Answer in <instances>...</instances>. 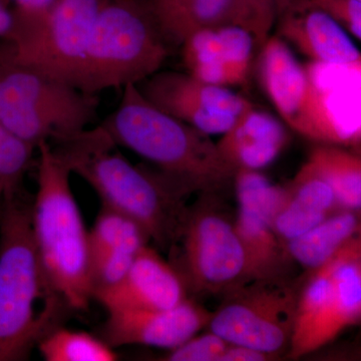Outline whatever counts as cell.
Wrapping results in <instances>:
<instances>
[{
  "label": "cell",
  "mask_w": 361,
  "mask_h": 361,
  "mask_svg": "<svg viewBox=\"0 0 361 361\" xmlns=\"http://www.w3.org/2000/svg\"><path fill=\"white\" fill-rule=\"evenodd\" d=\"M52 146L71 173L96 191L103 207L139 223L161 250H173L191 195L156 169L130 163L102 125Z\"/></svg>",
  "instance_id": "6da1fadb"
},
{
  "label": "cell",
  "mask_w": 361,
  "mask_h": 361,
  "mask_svg": "<svg viewBox=\"0 0 361 361\" xmlns=\"http://www.w3.org/2000/svg\"><path fill=\"white\" fill-rule=\"evenodd\" d=\"M32 205L20 192L0 218V361L27 360L59 327L65 300L54 288L35 246Z\"/></svg>",
  "instance_id": "7a4b0ae2"
},
{
  "label": "cell",
  "mask_w": 361,
  "mask_h": 361,
  "mask_svg": "<svg viewBox=\"0 0 361 361\" xmlns=\"http://www.w3.org/2000/svg\"><path fill=\"white\" fill-rule=\"evenodd\" d=\"M101 125L118 147L134 152L188 194H221L233 185L236 171L211 135L161 111L135 85L123 87L118 108Z\"/></svg>",
  "instance_id": "3957f363"
},
{
  "label": "cell",
  "mask_w": 361,
  "mask_h": 361,
  "mask_svg": "<svg viewBox=\"0 0 361 361\" xmlns=\"http://www.w3.org/2000/svg\"><path fill=\"white\" fill-rule=\"evenodd\" d=\"M37 191L32 205L33 238L54 288L71 310L92 299L90 232L71 187L70 167L51 142L37 146Z\"/></svg>",
  "instance_id": "277c9868"
},
{
  "label": "cell",
  "mask_w": 361,
  "mask_h": 361,
  "mask_svg": "<svg viewBox=\"0 0 361 361\" xmlns=\"http://www.w3.org/2000/svg\"><path fill=\"white\" fill-rule=\"evenodd\" d=\"M97 94L49 77L14 56L0 40V126L23 141L58 144L87 129Z\"/></svg>",
  "instance_id": "5b68a950"
},
{
  "label": "cell",
  "mask_w": 361,
  "mask_h": 361,
  "mask_svg": "<svg viewBox=\"0 0 361 361\" xmlns=\"http://www.w3.org/2000/svg\"><path fill=\"white\" fill-rule=\"evenodd\" d=\"M171 49L146 0H103L78 89L97 94L140 84L161 71Z\"/></svg>",
  "instance_id": "8992f818"
},
{
  "label": "cell",
  "mask_w": 361,
  "mask_h": 361,
  "mask_svg": "<svg viewBox=\"0 0 361 361\" xmlns=\"http://www.w3.org/2000/svg\"><path fill=\"white\" fill-rule=\"evenodd\" d=\"M220 195H198L171 251H177L171 262L195 295H226L252 281L245 246Z\"/></svg>",
  "instance_id": "52a82bcc"
},
{
  "label": "cell",
  "mask_w": 361,
  "mask_h": 361,
  "mask_svg": "<svg viewBox=\"0 0 361 361\" xmlns=\"http://www.w3.org/2000/svg\"><path fill=\"white\" fill-rule=\"evenodd\" d=\"M102 1L59 0L42 13H14L16 28L6 42L21 63L78 89Z\"/></svg>",
  "instance_id": "ba28073f"
},
{
  "label": "cell",
  "mask_w": 361,
  "mask_h": 361,
  "mask_svg": "<svg viewBox=\"0 0 361 361\" xmlns=\"http://www.w3.org/2000/svg\"><path fill=\"white\" fill-rule=\"evenodd\" d=\"M299 291L285 276L253 280L224 295L207 329L229 343L280 357L290 348Z\"/></svg>",
  "instance_id": "9c48e42d"
},
{
  "label": "cell",
  "mask_w": 361,
  "mask_h": 361,
  "mask_svg": "<svg viewBox=\"0 0 361 361\" xmlns=\"http://www.w3.org/2000/svg\"><path fill=\"white\" fill-rule=\"evenodd\" d=\"M307 329L289 350L299 360L361 322V233L311 275L306 284Z\"/></svg>",
  "instance_id": "30bf717a"
},
{
  "label": "cell",
  "mask_w": 361,
  "mask_h": 361,
  "mask_svg": "<svg viewBox=\"0 0 361 361\" xmlns=\"http://www.w3.org/2000/svg\"><path fill=\"white\" fill-rule=\"evenodd\" d=\"M135 85L161 111L211 137L227 132L253 104L232 89L208 84L186 71H159Z\"/></svg>",
  "instance_id": "8fae6325"
},
{
  "label": "cell",
  "mask_w": 361,
  "mask_h": 361,
  "mask_svg": "<svg viewBox=\"0 0 361 361\" xmlns=\"http://www.w3.org/2000/svg\"><path fill=\"white\" fill-rule=\"evenodd\" d=\"M310 129L315 144L351 147L361 144V61L350 63L310 61Z\"/></svg>",
  "instance_id": "7c38bea8"
},
{
  "label": "cell",
  "mask_w": 361,
  "mask_h": 361,
  "mask_svg": "<svg viewBox=\"0 0 361 361\" xmlns=\"http://www.w3.org/2000/svg\"><path fill=\"white\" fill-rule=\"evenodd\" d=\"M233 186L238 203L235 224L248 255L252 281L284 276L291 259L273 227L282 186L260 171L244 169L235 172Z\"/></svg>",
  "instance_id": "4fadbf2b"
},
{
  "label": "cell",
  "mask_w": 361,
  "mask_h": 361,
  "mask_svg": "<svg viewBox=\"0 0 361 361\" xmlns=\"http://www.w3.org/2000/svg\"><path fill=\"white\" fill-rule=\"evenodd\" d=\"M180 49L186 73L208 84L232 89L248 84L258 47L246 28L226 23L197 30Z\"/></svg>",
  "instance_id": "5bb4252c"
},
{
  "label": "cell",
  "mask_w": 361,
  "mask_h": 361,
  "mask_svg": "<svg viewBox=\"0 0 361 361\" xmlns=\"http://www.w3.org/2000/svg\"><path fill=\"white\" fill-rule=\"evenodd\" d=\"M108 313L103 339L111 348L137 344L168 351L207 329L212 314L191 297L170 310Z\"/></svg>",
  "instance_id": "9a60e30c"
},
{
  "label": "cell",
  "mask_w": 361,
  "mask_h": 361,
  "mask_svg": "<svg viewBox=\"0 0 361 361\" xmlns=\"http://www.w3.org/2000/svg\"><path fill=\"white\" fill-rule=\"evenodd\" d=\"M189 297L177 268L149 245L139 252L120 283L94 295L106 311L170 310Z\"/></svg>",
  "instance_id": "2e32d148"
},
{
  "label": "cell",
  "mask_w": 361,
  "mask_h": 361,
  "mask_svg": "<svg viewBox=\"0 0 361 361\" xmlns=\"http://www.w3.org/2000/svg\"><path fill=\"white\" fill-rule=\"evenodd\" d=\"M261 87L287 128L306 137L310 129V84L305 65L289 44L271 35L258 49Z\"/></svg>",
  "instance_id": "e0dca14e"
},
{
  "label": "cell",
  "mask_w": 361,
  "mask_h": 361,
  "mask_svg": "<svg viewBox=\"0 0 361 361\" xmlns=\"http://www.w3.org/2000/svg\"><path fill=\"white\" fill-rule=\"evenodd\" d=\"M276 32L310 61L350 63L361 51L349 33L329 13L310 0H291L278 16Z\"/></svg>",
  "instance_id": "ac0fdd59"
},
{
  "label": "cell",
  "mask_w": 361,
  "mask_h": 361,
  "mask_svg": "<svg viewBox=\"0 0 361 361\" xmlns=\"http://www.w3.org/2000/svg\"><path fill=\"white\" fill-rule=\"evenodd\" d=\"M287 129L276 116L252 104L216 142L221 155L235 171H261L274 163L286 148Z\"/></svg>",
  "instance_id": "d6986e66"
},
{
  "label": "cell",
  "mask_w": 361,
  "mask_h": 361,
  "mask_svg": "<svg viewBox=\"0 0 361 361\" xmlns=\"http://www.w3.org/2000/svg\"><path fill=\"white\" fill-rule=\"evenodd\" d=\"M146 2L171 47H180L188 37L202 28L234 23L232 0H146Z\"/></svg>",
  "instance_id": "ffe728a7"
},
{
  "label": "cell",
  "mask_w": 361,
  "mask_h": 361,
  "mask_svg": "<svg viewBox=\"0 0 361 361\" xmlns=\"http://www.w3.org/2000/svg\"><path fill=\"white\" fill-rule=\"evenodd\" d=\"M361 233V212L331 214L305 234L286 244L291 261L308 272L317 269Z\"/></svg>",
  "instance_id": "44dd1931"
},
{
  "label": "cell",
  "mask_w": 361,
  "mask_h": 361,
  "mask_svg": "<svg viewBox=\"0 0 361 361\" xmlns=\"http://www.w3.org/2000/svg\"><path fill=\"white\" fill-rule=\"evenodd\" d=\"M305 161L326 180L338 208L361 212V153L348 147L316 144Z\"/></svg>",
  "instance_id": "7402d4cb"
},
{
  "label": "cell",
  "mask_w": 361,
  "mask_h": 361,
  "mask_svg": "<svg viewBox=\"0 0 361 361\" xmlns=\"http://www.w3.org/2000/svg\"><path fill=\"white\" fill-rule=\"evenodd\" d=\"M47 361H115V349L104 339L84 331L56 327L37 344Z\"/></svg>",
  "instance_id": "603a6c76"
},
{
  "label": "cell",
  "mask_w": 361,
  "mask_h": 361,
  "mask_svg": "<svg viewBox=\"0 0 361 361\" xmlns=\"http://www.w3.org/2000/svg\"><path fill=\"white\" fill-rule=\"evenodd\" d=\"M149 237L132 218L103 207L90 231V255L110 251L139 253Z\"/></svg>",
  "instance_id": "cb8c5ba5"
},
{
  "label": "cell",
  "mask_w": 361,
  "mask_h": 361,
  "mask_svg": "<svg viewBox=\"0 0 361 361\" xmlns=\"http://www.w3.org/2000/svg\"><path fill=\"white\" fill-rule=\"evenodd\" d=\"M37 147L0 126V206L20 192L21 183L32 163Z\"/></svg>",
  "instance_id": "d4e9b609"
},
{
  "label": "cell",
  "mask_w": 361,
  "mask_h": 361,
  "mask_svg": "<svg viewBox=\"0 0 361 361\" xmlns=\"http://www.w3.org/2000/svg\"><path fill=\"white\" fill-rule=\"evenodd\" d=\"M291 0H232L234 23L251 32L258 49L272 35L278 16Z\"/></svg>",
  "instance_id": "484cf974"
},
{
  "label": "cell",
  "mask_w": 361,
  "mask_h": 361,
  "mask_svg": "<svg viewBox=\"0 0 361 361\" xmlns=\"http://www.w3.org/2000/svg\"><path fill=\"white\" fill-rule=\"evenodd\" d=\"M230 343L214 332L196 334L161 358L168 361H222Z\"/></svg>",
  "instance_id": "4316f807"
},
{
  "label": "cell",
  "mask_w": 361,
  "mask_h": 361,
  "mask_svg": "<svg viewBox=\"0 0 361 361\" xmlns=\"http://www.w3.org/2000/svg\"><path fill=\"white\" fill-rule=\"evenodd\" d=\"M329 13L349 33L361 42V2L357 0H310Z\"/></svg>",
  "instance_id": "83f0119b"
},
{
  "label": "cell",
  "mask_w": 361,
  "mask_h": 361,
  "mask_svg": "<svg viewBox=\"0 0 361 361\" xmlns=\"http://www.w3.org/2000/svg\"><path fill=\"white\" fill-rule=\"evenodd\" d=\"M274 360H276V357L258 350V349L231 343L222 357V361H268Z\"/></svg>",
  "instance_id": "f1b7e54d"
},
{
  "label": "cell",
  "mask_w": 361,
  "mask_h": 361,
  "mask_svg": "<svg viewBox=\"0 0 361 361\" xmlns=\"http://www.w3.org/2000/svg\"><path fill=\"white\" fill-rule=\"evenodd\" d=\"M16 28V16L13 9L0 0V40L11 39Z\"/></svg>",
  "instance_id": "f546056e"
},
{
  "label": "cell",
  "mask_w": 361,
  "mask_h": 361,
  "mask_svg": "<svg viewBox=\"0 0 361 361\" xmlns=\"http://www.w3.org/2000/svg\"><path fill=\"white\" fill-rule=\"evenodd\" d=\"M2 207H4V205L0 206V218H1Z\"/></svg>",
  "instance_id": "4dcf8cb0"
},
{
  "label": "cell",
  "mask_w": 361,
  "mask_h": 361,
  "mask_svg": "<svg viewBox=\"0 0 361 361\" xmlns=\"http://www.w3.org/2000/svg\"><path fill=\"white\" fill-rule=\"evenodd\" d=\"M357 1H360V2H361V0H357Z\"/></svg>",
  "instance_id": "1f68e13d"
}]
</instances>
